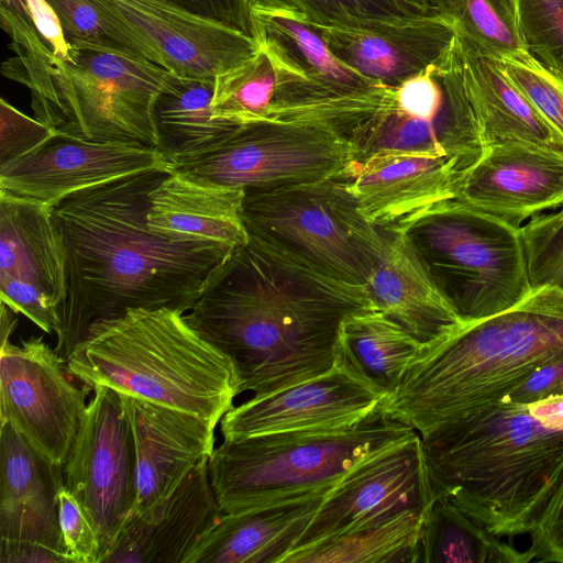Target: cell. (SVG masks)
<instances>
[{"instance_id":"obj_1","label":"cell","mask_w":563,"mask_h":563,"mask_svg":"<svg viewBox=\"0 0 563 563\" xmlns=\"http://www.w3.org/2000/svg\"><path fill=\"white\" fill-rule=\"evenodd\" d=\"M170 172L136 173L53 207L67 253V297L55 347L64 360L95 322L130 309L186 313L236 249L170 239L148 227L151 194Z\"/></svg>"},{"instance_id":"obj_2","label":"cell","mask_w":563,"mask_h":563,"mask_svg":"<svg viewBox=\"0 0 563 563\" xmlns=\"http://www.w3.org/2000/svg\"><path fill=\"white\" fill-rule=\"evenodd\" d=\"M371 309L365 286L249 236L184 317L232 360L241 394L264 396L333 368L342 321Z\"/></svg>"},{"instance_id":"obj_3","label":"cell","mask_w":563,"mask_h":563,"mask_svg":"<svg viewBox=\"0 0 563 563\" xmlns=\"http://www.w3.org/2000/svg\"><path fill=\"white\" fill-rule=\"evenodd\" d=\"M420 437L437 494L500 538L529 533L563 478V396L503 397Z\"/></svg>"},{"instance_id":"obj_4","label":"cell","mask_w":563,"mask_h":563,"mask_svg":"<svg viewBox=\"0 0 563 563\" xmlns=\"http://www.w3.org/2000/svg\"><path fill=\"white\" fill-rule=\"evenodd\" d=\"M563 356V291L541 287L467 324L407 369L385 412L420 435L505 397L539 365Z\"/></svg>"},{"instance_id":"obj_5","label":"cell","mask_w":563,"mask_h":563,"mask_svg":"<svg viewBox=\"0 0 563 563\" xmlns=\"http://www.w3.org/2000/svg\"><path fill=\"white\" fill-rule=\"evenodd\" d=\"M68 371L217 424L240 395L232 360L169 309H130L92 323L67 358Z\"/></svg>"},{"instance_id":"obj_6","label":"cell","mask_w":563,"mask_h":563,"mask_svg":"<svg viewBox=\"0 0 563 563\" xmlns=\"http://www.w3.org/2000/svg\"><path fill=\"white\" fill-rule=\"evenodd\" d=\"M2 74L29 88L34 118L55 133L158 146L153 107L173 73L148 59L69 44L65 58L15 55Z\"/></svg>"},{"instance_id":"obj_7","label":"cell","mask_w":563,"mask_h":563,"mask_svg":"<svg viewBox=\"0 0 563 563\" xmlns=\"http://www.w3.org/2000/svg\"><path fill=\"white\" fill-rule=\"evenodd\" d=\"M379 410L342 429L224 440L208 461L223 512H240L335 485L365 457L416 433Z\"/></svg>"},{"instance_id":"obj_8","label":"cell","mask_w":563,"mask_h":563,"mask_svg":"<svg viewBox=\"0 0 563 563\" xmlns=\"http://www.w3.org/2000/svg\"><path fill=\"white\" fill-rule=\"evenodd\" d=\"M437 286L471 324L531 291L519 229L454 200L406 228Z\"/></svg>"},{"instance_id":"obj_9","label":"cell","mask_w":563,"mask_h":563,"mask_svg":"<svg viewBox=\"0 0 563 563\" xmlns=\"http://www.w3.org/2000/svg\"><path fill=\"white\" fill-rule=\"evenodd\" d=\"M249 236L336 279L366 286L380 258V229L361 212L345 177L244 194Z\"/></svg>"},{"instance_id":"obj_10","label":"cell","mask_w":563,"mask_h":563,"mask_svg":"<svg viewBox=\"0 0 563 563\" xmlns=\"http://www.w3.org/2000/svg\"><path fill=\"white\" fill-rule=\"evenodd\" d=\"M355 165L351 143L332 129L260 121L242 125L214 151L172 169L249 194L349 177Z\"/></svg>"},{"instance_id":"obj_11","label":"cell","mask_w":563,"mask_h":563,"mask_svg":"<svg viewBox=\"0 0 563 563\" xmlns=\"http://www.w3.org/2000/svg\"><path fill=\"white\" fill-rule=\"evenodd\" d=\"M91 390L42 336L1 342L0 423L49 461H67Z\"/></svg>"},{"instance_id":"obj_12","label":"cell","mask_w":563,"mask_h":563,"mask_svg":"<svg viewBox=\"0 0 563 563\" xmlns=\"http://www.w3.org/2000/svg\"><path fill=\"white\" fill-rule=\"evenodd\" d=\"M92 391L64 474L97 530L102 563L136 501V457L120 393L102 385Z\"/></svg>"},{"instance_id":"obj_13","label":"cell","mask_w":563,"mask_h":563,"mask_svg":"<svg viewBox=\"0 0 563 563\" xmlns=\"http://www.w3.org/2000/svg\"><path fill=\"white\" fill-rule=\"evenodd\" d=\"M437 496L416 432L365 457L332 486L294 549L407 511L427 512Z\"/></svg>"},{"instance_id":"obj_14","label":"cell","mask_w":563,"mask_h":563,"mask_svg":"<svg viewBox=\"0 0 563 563\" xmlns=\"http://www.w3.org/2000/svg\"><path fill=\"white\" fill-rule=\"evenodd\" d=\"M90 1L155 64L179 77L213 80L260 51L253 37L163 0Z\"/></svg>"},{"instance_id":"obj_15","label":"cell","mask_w":563,"mask_h":563,"mask_svg":"<svg viewBox=\"0 0 563 563\" xmlns=\"http://www.w3.org/2000/svg\"><path fill=\"white\" fill-rule=\"evenodd\" d=\"M0 426V563L68 562L58 518L64 465Z\"/></svg>"},{"instance_id":"obj_16","label":"cell","mask_w":563,"mask_h":563,"mask_svg":"<svg viewBox=\"0 0 563 563\" xmlns=\"http://www.w3.org/2000/svg\"><path fill=\"white\" fill-rule=\"evenodd\" d=\"M162 167L170 165L155 147L54 133L32 152L0 166V192L54 207L77 191Z\"/></svg>"},{"instance_id":"obj_17","label":"cell","mask_w":563,"mask_h":563,"mask_svg":"<svg viewBox=\"0 0 563 563\" xmlns=\"http://www.w3.org/2000/svg\"><path fill=\"white\" fill-rule=\"evenodd\" d=\"M453 200L519 229L563 206V150L528 141L486 146Z\"/></svg>"},{"instance_id":"obj_18","label":"cell","mask_w":563,"mask_h":563,"mask_svg":"<svg viewBox=\"0 0 563 563\" xmlns=\"http://www.w3.org/2000/svg\"><path fill=\"white\" fill-rule=\"evenodd\" d=\"M386 398L344 368L327 373L232 407L221 419L224 440L355 426L383 410Z\"/></svg>"},{"instance_id":"obj_19","label":"cell","mask_w":563,"mask_h":563,"mask_svg":"<svg viewBox=\"0 0 563 563\" xmlns=\"http://www.w3.org/2000/svg\"><path fill=\"white\" fill-rule=\"evenodd\" d=\"M136 457V501L144 517L165 500L214 450L216 426L197 416L120 394Z\"/></svg>"},{"instance_id":"obj_20","label":"cell","mask_w":563,"mask_h":563,"mask_svg":"<svg viewBox=\"0 0 563 563\" xmlns=\"http://www.w3.org/2000/svg\"><path fill=\"white\" fill-rule=\"evenodd\" d=\"M456 158L419 153H378L356 163L347 186L361 212L379 229H406L453 200L465 169Z\"/></svg>"},{"instance_id":"obj_21","label":"cell","mask_w":563,"mask_h":563,"mask_svg":"<svg viewBox=\"0 0 563 563\" xmlns=\"http://www.w3.org/2000/svg\"><path fill=\"white\" fill-rule=\"evenodd\" d=\"M380 231L383 253L365 287L375 309L411 333L424 355L467 324L437 286L407 230Z\"/></svg>"},{"instance_id":"obj_22","label":"cell","mask_w":563,"mask_h":563,"mask_svg":"<svg viewBox=\"0 0 563 563\" xmlns=\"http://www.w3.org/2000/svg\"><path fill=\"white\" fill-rule=\"evenodd\" d=\"M312 24L344 65L389 88L437 64L455 37L452 23L437 13L364 29Z\"/></svg>"},{"instance_id":"obj_23","label":"cell","mask_w":563,"mask_h":563,"mask_svg":"<svg viewBox=\"0 0 563 563\" xmlns=\"http://www.w3.org/2000/svg\"><path fill=\"white\" fill-rule=\"evenodd\" d=\"M202 460L148 515L131 514L102 563H186L220 520V508Z\"/></svg>"},{"instance_id":"obj_24","label":"cell","mask_w":563,"mask_h":563,"mask_svg":"<svg viewBox=\"0 0 563 563\" xmlns=\"http://www.w3.org/2000/svg\"><path fill=\"white\" fill-rule=\"evenodd\" d=\"M332 486L240 512H223L186 563H282Z\"/></svg>"},{"instance_id":"obj_25","label":"cell","mask_w":563,"mask_h":563,"mask_svg":"<svg viewBox=\"0 0 563 563\" xmlns=\"http://www.w3.org/2000/svg\"><path fill=\"white\" fill-rule=\"evenodd\" d=\"M243 199L242 189L172 169L151 194L147 224L170 239L238 247L249 241Z\"/></svg>"},{"instance_id":"obj_26","label":"cell","mask_w":563,"mask_h":563,"mask_svg":"<svg viewBox=\"0 0 563 563\" xmlns=\"http://www.w3.org/2000/svg\"><path fill=\"white\" fill-rule=\"evenodd\" d=\"M0 280L41 292L60 313L67 297V253L53 207L0 192Z\"/></svg>"},{"instance_id":"obj_27","label":"cell","mask_w":563,"mask_h":563,"mask_svg":"<svg viewBox=\"0 0 563 563\" xmlns=\"http://www.w3.org/2000/svg\"><path fill=\"white\" fill-rule=\"evenodd\" d=\"M251 16L254 40L277 68L343 92L365 93L384 88L344 65L316 26L284 1L252 0Z\"/></svg>"},{"instance_id":"obj_28","label":"cell","mask_w":563,"mask_h":563,"mask_svg":"<svg viewBox=\"0 0 563 563\" xmlns=\"http://www.w3.org/2000/svg\"><path fill=\"white\" fill-rule=\"evenodd\" d=\"M454 42L484 147L528 141L563 150L561 137L505 76L496 58L457 31Z\"/></svg>"},{"instance_id":"obj_29","label":"cell","mask_w":563,"mask_h":563,"mask_svg":"<svg viewBox=\"0 0 563 563\" xmlns=\"http://www.w3.org/2000/svg\"><path fill=\"white\" fill-rule=\"evenodd\" d=\"M349 142L356 163L378 153H419L456 158L470 167L484 150L475 118L415 115L396 106L393 95L354 130Z\"/></svg>"},{"instance_id":"obj_30","label":"cell","mask_w":563,"mask_h":563,"mask_svg":"<svg viewBox=\"0 0 563 563\" xmlns=\"http://www.w3.org/2000/svg\"><path fill=\"white\" fill-rule=\"evenodd\" d=\"M423 352V345L405 328L371 309L352 313L342 321L335 343V365L388 401L409 366Z\"/></svg>"},{"instance_id":"obj_31","label":"cell","mask_w":563,"mask_h":563,"mask_svg":"<svg viewBox=\"0 0 563 563\" xmlns=\"http://www.w3.org/2000/svg\"><path fill=\"white\" fill-rule=\"evenodd\" d=\"M214 79L173 74L157 96L153 120L157 150L174 166L214 151L242 126L212 114Z\"/></svg>"},{"instance_id":"obj_32","label":"cell","mask_w":563,"mask_h":563,"mask_svg":"<svg viewBox=\"0 0 563 563\" xmlns=\"http://www.w3.org/2000/svg\"><path fill=\"white\" fill-rule=\"evenodd\" d=\"M426 514L407 511L294 549L282 563H418Z\"/></svg>"},{"instance_id":"obj_33","label":"cell","mask_w":563,"mask_h":563,"mask_svg":"<svg viewBox=\"0 0 563 563\" xmlns=\"http://www.w3.org/2000/svg\"><path fill=\"white\" fill-rule=\"evenodd\" d=\"M534 561L478 526L438 495L423 519L418 563H526Z\"/></svg>"},{"instance_id":"obj_34","label":"cell","mask_w":563,"mask_h":563,"mask_svg":"<svg viewBox=\"0 0 563 563\" xmlns=\"http://www.w3.org/2000/svg\"><path fill=\"white\" fill-rule=\"evenodd\" d=\"M277 85L269 55L260 51L214 78L212 114L238 125L265 121Z\"/></svg>"},{"instance_id":"obj_35","label":"cell","mask_w":563,"mask_h":563,"mask_svg":"<svg viewBox=\"0 0 563 563\" xmlns=\"http://www.w3.org/2000/svg\"><path fill=\"white\" fill-rule=\"evenodd\" d=\"M430 7L494 58L527 51L515 0H430Z\"/></svg>"},{"instance_id":"obj_36","label":"cell","mask_w":563,"mask_h":563,"mask_svg":"<svg viewBox=\"0 0 563 563\" xmlns=\"http://www.w3.org/2000/svg\"><path fill=\"white\" fill-rule=\"evenodd\" d=\"M310 22L324 26L364 29L433 14L432 8L407 0H282Z\"/></svg>"},{"instance_id":"obj_37","label":"cell","mask_w":563,"mask_h":563,"mask_svg":"<svg viewBox=\"0 0 563 563\" xmlns=\"http://www.w3.org/2000/svg\"><path fill=\"white\" fill-rule=\"evenodd\" d=\"M497 62L505 76L563 141V75L528 51Z\"/></svg>"},{"instance_id":"obj_38","label":"cell","mask_w":563,"mask_h":563,"mask_svg":"<svg viewBox=\"0 0 563 563\" xmlns=\"http://www.w3.org/2000/svg\"><path fill=\"white\" fill-rule=\"evenodd\" d=\"M45 1L57 15L70 45L117 51L153 62L143 46L107 20L90 0Z\"/></svg>"},{"instance_id":"obj_39","label":"cell","mask_w":563,"mask_h":563,"mask_svg":"<svg viewBox=\"0 0 563 563\" xmlns=\"http://www.w3.org/2000/svg\"><path fill=\"white\" fill-rule=\"evenodd\" d=\"M531 289L563 291V206L519 228Z\"/></svg>"},{"instance_id":"obj_40","label":"cell","mask_w":563,"mask_h":563,"mask_svg":"<svg viewBox=\"0 0 563 563\" xmlns=\"http://www.w3.org/2000/svg\"><path fill=\"white\" fill-rule=\"evenodd\" d=\"M529 53L563 75V0H515Z\"/></svg>"},{"instance_id":"obj_41","label":"cell","mask_w":563,"mask_h":563,"mask_svg":"<svg viewBox=\"0 0 563 563\" xmlns=\"http://www.w3.org/2000/svg\"><path fill=\"white\" fill-rule=\"evenodd\" d=\"M58 518L68 562L101 563L97 530L84 507L65 485L58 494Z\"/></svg>"},{"instance_id":"obj_42","label":"cell","mask_w":563,"mask_h":563,"mask_svg":"<svg viewBox=\"0 0 563 563\" xmlns=\"http://www.w3.org/2000/svg\"><path fill=\"white\" fill-rule=\"evenodd\" d=\"M54 133L45 123L0 99V166L32 152Z\"/></svg>"},{"instance_id":"obj_43","label":"cell","mask_w":563,"mask_h":563,"mask_svg":"<svg viewBox=\"0 0 563 563\" xmlns=\"http://www.w3.org/2000/svg\"><path fill=\"white\" fill-rule=\"evenodd\" d=\"M529 534L534 561L563 562V478Z\"/></svg>"},{"instance_id":"obj_44","label":"cell","mask_w":563,"mask_h":563,"mask_svg":"<svg viewBox=\"0 0 563 563\" xmlns=\"http://www.w3.org/2000/svg\"><path fill=\"white\" fill-rule=\"evenodd\" d=\"M253 37L252 0H163Z\"/></svg>"},{"instance_id":"obj_45","label":"cell","mask_w":563,"mask_h":563,"mask_svg":"<svg viewBox=\"0 0 563 563\" xmlns=\"http://www.w3.org/2000/svg\"><path fill=\"white\" fill-rule=\"evenodd\" d=\"M563 396V356L538 367L505 397L512 402L529 404Z\"/></svg>"},{"instance_id":"obj_46","label":"cell","mask_w":563,"mask_h":563,"mask_svg":"<svg viewBox=\"0 0 563 563\" xmlns=\"http://www.w3.org/2000/svg\"><path fill=\"white\" fill-rule=\"evenodd\" d=\"M37 30L43 36L54 56L65 58L68 55L69 43L67 42L62 24L45 0H27Z\"/></svg>"},{"instance_id":"obj_47","label":"cell","mask_w":563,"mask_h":563,"mask_svg":"<svg viewBox=\"0 0 563 563\" xmlns=\"http://www.w3.org/2000/svg\"><path fill=\"white\" fill-rule=\"evenodd\" d=\"M16 318L14 312L3 302H1V342L9 340L15 329Z\"/></svg>"},{"instance_id":"obj_48","label":"cell","mask_w":563,"mask_h":563,"mask_svg":"<svg viewBox=\"0 0 563 563\" xmlns=\"http://www.w3.org/2000/svg\"><path fill=\"white\" fill-rule=\"evenodd\" d=\"M407 1L413 2V3L422 5V7L431 8L430 0H407Z\"/></svg>"}]
</instances>
